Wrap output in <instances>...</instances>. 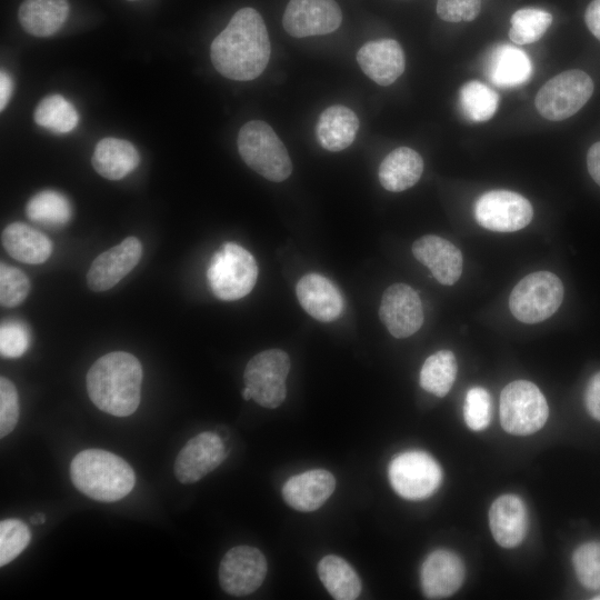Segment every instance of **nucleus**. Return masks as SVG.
<instances>
[{
  "mask_svg": "<svg viewBox=\"0 0 600 600\" xmlns=\"http://www.w3.org/2000/svg\"><path fill=\"white\" fill-rule=\"evenodd\" d=\"M412 253L441 284L452 286L461 277L462 253L444 238L423 236L413 242Z\"/></svg>",
  "mask_w": 600,
  "mask_h": 600,
  "instance_id": "obj_18",
  "label": "nucleus"
},
{
  "mask_svg": "<svg viewBox=\"0 0 600 600\" xmlns=\"http://www.w3.org/2000/svg\"><path fill=\"white\" fill-rule=\"evenodd\" d=\"M142 376L141 363L133 354L107 353L93 362L87 373L89 398L103 412L128 417L140 403Z\"/></svg>",
  "mask_w": 600,
  "mask_h": 600,
  "instance_id": "obj_2",
  "label": "nucleus"
},
{
  "mask_svg": "<svg viewBox=\"0 0 600 600\" xmlns=\"http://www.w3.org/2000/svg\"><path fill=\"white\" fill-rule=\"evenodd\" d=\"M459 104L462 114L472 122H484L491 119L499 104V97L489 86L471 80L459 91Z\"/></svg>",
  "mask_w": 600,
  "mask_h": 600,
  "instance_id": "obj_33",
  "label": "nucleus"
},
{
  "mask_svg": "<svg viewBox=\"0 0 600 600\" xmlns=\"http://www.w3.org/2000/svg\"><path fill=\"white\" fill-rule=\"evenodd\" d=\"M257 277L256 259L234 242H224L213 253L207 269L210 290L223 301L238 300L249 294Z\"/></svg>",
  "mask_w": 600,
  "mask_h": 600,
  "instance_id": "obj_5",
  "label": "nucleus"
},
{
  "mask_svg": "<svg viewBox=\"0 0 600 600\" xmlns=\"http://www.w3.org/2000/svg\"><path fill=\"white\" fill-rule=\"evenodd\" d=\"M270 53L271 46L263 19L250 7L238 10L210 47V58L216 70L237 81L258 78L266 69Z\"/></svg>",
  "mask_w": 600,
  "mask_h": 600,
  "instance_id": "obj_1",
  "label": "nucleus"
},
{
  "mask_svg": "<svg viewBox=\"0 0 600 600\" xmlns=\"http://www.w3.org/2000/svg\"><path fill=\"white\" fill-rule=\"evenodd\" d=\"M361 70L380 86L393 83L404 71V53L393 39H379L364 43L357 52Z\"/></svg>",
  "mask_w": 600,
  "mask_h": 600,
  "instance_id": "obj_19",
  "label": "nucleus"
},
{
  "mask_svg": "<svg viewBox=\"0 0 600 600\" xmlns=\"http://www.w3.org/2000/svg\"><path fill=\"white\" fill-rule=\"evenodd\" d=\"M33 118L37 124L56 133L70 132L79 122L74 106L60 94L43 98L38 103Z\"/></svg>",
  "mask_w": 600,
  "mask_h": 600,
  "instance_id": "obj_32",
  "label": "nucleus"
},
{
  "mask_svg": "<svg viewBox=\"0 0 600 600\" xmlns=\"http://www.w3.org/2000/svg\"><path fill=\"white\" fill-rule=\"evenodd\" d=\"M527 521L526 506L518 496H500L490 507V530L497 543L503 548L511 549L523 541Z\"/></svg>",
  "mask_w": 600,
  "mask_h": 600,
  "instance_id": "obj_22",
  "label": "nucleus"
},
{
  "mask_svg": "<svg viewBox=\"0 0 600 600\" xmlns=\"http://www.w3.org/2000/svg\"><path fill=\"white\" fill-rule=\"evenodd\" d=\"M20 414L19 397L14 384L0 378V437L8 436L17 426Z\"/></svg>",
  "mask_w": 600,
  "mask_h": 600,
  "instance_id": "obj_40",
  "label": "nucleus"
},
{
  "mask_svg": "<svg viewBox=\"0 0 600 600\" xmlns=\"http://www.w3.org/2000/svg\"><path fill=\"white\" fill-rule=\"evenodd\" d=\"M500 422L511 434L528 436L540 430L549 416L547 400L540 389L527 380L507 384L500 396Z\"/></svg>",
  "mask_w": 600,
  "mask_h": 600,
  "instance_id": "obj_7",
  "label": "nucleus"
},
{
  "mask_svg": "<svg viewBox=\"0 0 600 600\" xmlns=\"http://www.w3.org/2000/svg\"><path fill=\"white\" fill-rule=\"evenodd\" d=\"M70 478L76 489L101 502L124 498L136 483L131 466L102 449H87L76 454L70 463Z\"/></svg>",
  "mask_w": 600,
  "mask_h": 600,
  "instance_id": "obj_3",
  "label": "nucleus"
},
{
  "mask_svg": "<svg viewBox=\"0 0 600 600\" xmlns=\"http://www.w3.org/2000/svg\"><path fill=\"white\" fill-rule=\"evenodd\" d=\"M359 126L354 111L342 104L330 106L320 113L317 121V140L328 151L344 150L354 141Z\"/></svg>",
  "mask_w": 600,
  "mask_h": 600,
  "instance_id": "obj_24",
  "label": "nucleus"
},
{
  "mask_svg": "<svg viewBox=\"0 0 600 600\" xmlns=\"http://www.w3.org/2000/svg\"><path fill=\"white\" fill-rule=\"evenodd\" d=\"M563 299V284L550 271H537L526 276L513 288L509 308L516 319L523 323H538L550 318Z\"/></svg>",
  "mask_w": 600,
  "mask_h": 600,
  "instance_id": "obj_6",
  "label": "nucleus"
},
{
  "mask_svg": "<svg viewBox=\"0 0 600 600\" xmlns=\"http://www.w3.org/2000/svg\"><path fill=\"white\" fill-rule=\"evenodd\" d=\"M1 242L13 259L28 264H40L52 252L51 240L22 222L8 224L1 233Z\"/></svg>",
  "mask_w": 600,
  "mask_h": 600,
  "instance_id": "obj_26",
  "label": "nucleus"
},
{
  "mask_svg": "<svg viewBox=\"0 0 600 600\" xmlns=\"http://www.w3.org/2000/svg\"><path fill=\"white\" fill-rule=\"evenodd\" d=\"M226 457L221 438L214 432H201L179 451L173 472L179 482L194 483L219 467Z\"/></svg>",
  "mask_w": 600,
  "mask_h": 600,
  "instance_id": "obj_15",
  "label": "nucleus"
},
{
  "mask_svg": "<svg viewBox=\"0 0 600 600\" xmlns=\"http://www.w3.org/2000/svg\"><path fill=\"white\" fill-rule=\"evenodd\" d=\"M509 38L517 44H529L538 41L551 26L552 16L538 8L517 10L510 19Z\"/></svg>",
  "mask_w": 600,
  "mask_h": 600,
  "instance_id": "obj_34",
  "label": "nucleus"
},
{
  "mask_svg": "<svg viewBox=\"0 0 600 600\" xmlns=\"http://www.w3.org/2000/svg\"><path fill=\"white\" fill-rule=\"evenodd\" d=\"M336 479L323 469L308 470L287 480L282 497L288 506L301 512L319 509L333 493Z\"/></svg>",
  "mask_w": 600,
  "mask_h": 600,
  "instance_id": "obj_21",
  "label": "nucleus"
},
{
  "mask_svg": "<svg viewBox=\"0 0 600 600\" xmlns=\"http://www.w3.org/2000/svg\"><path fill=\"white\" fill-rule=\"evenodd\" d=\"M30 521L33 523V524H42L46 522V516L43 513H34L31 518H30Z\"/></svg>",
  "mask_w": 600,
  "mask_h": 600,
  "instance_id": "obj_46",
  "label": "nucleus"
},
{
  "mask_svg": "<svg viewBox=\"0 0 600 600\" xmlns=\"http://www.w3.org/2000/svg\"><path fill=\"white\" fill-rule=\"evenodd\" d=\"M29 327L20 320H6L0 327V353L3 358H19L29 348Z\"/></svg>",
  "mask_w": 600,
  "mask_h": 600,
  "instance_id": "obj_39",
  "label": "nucleus"
},
{
  "mask_svg": "<svg viewBox=\"0 0 600 600\" xmlns=\"http://www.w3.org/2000/svg\"><path fill=\"white\" fill-rule=\"evenodd\" d=\"M533 210L528 199L509 190H491L481 194L474 204L477 222L497 232H513L527 227Z\"/></svg>",
  "mask_w": 600,
  "mask_h": 600,
  "instance_id": "obj_11",
  "label": "nucleus"
},
{
  "mask_svg": "<svg viewBox=\"0 0 600 600\" xmlns=\"http://www.w3.org/2000/svg\"><path fill=\"white\" fill-rule=\"evenodd\" d=\"M437 14L447 22L474 20L481 10V0H437Z\"/></svg>",
  "mask_w": 600,
  "mask_h": 600,
  "instance_id": "obj_41",
  "label": "nucleus"
},
{
  "mask_svg": "<svg viewBox=\"0 0 600 600\" xmlns=\"http://www.w3.org/2000/svg\"><path fill=\"white\" fill-rule=\"evenodd\" d=\"M69 10L68 0H23L18 14L26 32L43 38L54 34L62 28Z\"/></svg>",
  "mask_w": 600,
  "mask_h": 600,
  "instance_id": "obj_28",
  "label": "nucleus"
},
{
  "mask_svg": "<svg viewBox=\"0 0 600 600\" xmlns=\"http://www.w3.org/2000/svg\"><path fill=\"white\" fill-rule=\"evenodd\" d=\"M464 579V564L452 551L436 550L422 563L420 581L429 599H443L456 593Z\"/></svg>",
  "mask_w": 600,
  "mask_h": 600,
  "instance_id": "obj_17",
  "label": "nucleus"
},
{
  "mask_svg": "<svg viewBox=\"0 0 600 600\" xmlns=\"http://www.w3.org/2000/svg\"><path fill=\"white\" fill-rule=\"evenodd\" d=\"M379 317L394 338H408L423 323V307L418 292L406 283H393L386 289Z\"/></svg>",
  "mask_w": 600,
  "mask_h": 600,
  "instance_id": "obj_14",
  "label": "nucleus"
},
{
  "mask_svg": "<svg viewBox=\"0 0 600 600\" xmlns=\"http://www.w3.org/2000/svg\"><path fill=\"white\" fill-rule=\"evenodd\" d=\"M584 20L591 33L600 40V0H592L584 13Z\"/></svg>",
  "mask_w": 600,
  "mask_h": 600,
  "instance_id": "obj_43",
  "label": "nucleus"
},
{
  "mask_svg": "<svg viewBox=\"0 0 600 600\" xmlns=\"http://www.w3.org/2000/svg\"><path fill=\"white\" fill-rule=\"evenodd\" d=\"M587 168L591 178L600 186V141L590 147L587 154Z\"/></svg>",
  "mask_w": 600,
  "mask_h": 600,
  "instance_id": "obj_44",
  "label": "nucleus"
},
{
  "mask_svg": "<svg viewBox=\"0 0 600 600\" xmlns=\"http://www.w3.org/2000/svg\"><path fill=\"white\" fill-rule=\"evenodd\" d=\"M241 393H242V398H243L244 400H250V399H252V398H251V392H250V390H249L247 387L243 388V390H242Z\"/></svg>",
  "mask_w": 600,
  "mask_h": 600,
  "instance_id": "obj_47",
  "label": "nucleus"
},
{
  "mask_svg": "<svg viewBox=\"0 0 600 600\" xmlns=\"http://www.w3.org/2000/svg\"><path fill=\"white\" fill-rule=\"evenodd\" d=\"M26 214L31 221L50 227H61L70 221L72 206L63 193L43 190L30 198L26 204Z\"/></svg>",
  "mask_w": 600,
  "mask_h": 600,
  "instance_id": "obj_30",
  "label": "nucleus"
},
{
  "mask_svg": "<svg viewBox=\"0 0 600 600\" xmlns=\"http://www.w3.org/2000/svg\"><path fill=\"white\" fill-rule=\"evenodd\" d=\"M31 531L20 519L8 518L0 522V566L14 560L29 544Z\"/></svg>",
  "mask_w": 600,
  "mask_h": 600,
  "instance_id": "obj_35",
  "label": "nucleus"
},
{
  "mask_svg": "<svg viewBox=\"0 0 600 600\" xmlns=\"http://www.w3.org/2000/svg\"><path fill=\"white\" fill-rule=\"evenodd\" d=\"M463 418L473 431L486 429L491 419V398L482 387H472L466 394Z\"/></svg>",
  "mask_w": 600,
  "mask_h": 600,
  "instance_id": "obj_38",
  "label": "nucleus"
},
{
  "mask_svg": "<svg viewBox=\"0 0 600 600\" xmlns=\"http://www.w3.org/2000/svg\"><path fill=\"white\" fill-rule=\"evenodd\" d=\"M129 1H136V0H129Z\"/></svg>",
  "mask_w": 600,
  "mask_h": 600,
  "instance_id": "obj_49",
  "label": "nucleus"
},
{
  "mask_svg": "<svg viewBox=\"0 0 600 600\" xmlns=\"http://www.w3.org/2000/svg\"><path fill=\"white\" fill-rule=\"evenodd\" d=\"M389 480L394 491L408 500H422L432 496L442 481V470L427 452L406 451L389 464Z\"/></svg>",
  "mask_w": 600,
  "mask_h": 600,
  "instance_id": "obj_10",
  "label": "nucleus"
},
{
  "mask_svg": "<svg viewBox=\"0 0 600 600\" xmlns=\"http://www.w3.org/2000/svg\"><path fill=\"white\" fill-rule=\"evenodd\" d=\"M319 578L336 600H354L361 593V581L354 569L341 557L328 554L318 563Z\"/></svg>",
  "mask_w": 600,
  "mask_h": 600,
  "instance_id": "obj_29",
  "label": "nucleus"
},
{
  "mask_svg": "<svg viewBox=\"0 0 600 600\" xmlns=\"http://www.w3.org/2000/svg\"><path fill=\"white\" fill-rule=\"evenodd\" d=\"M296 293L304 311L318 321L331 322L343 311L342 294L321 274H304L296 286Z\"/></svg>",
  "mask_w": 600,
  "mask_h": 600,
  "instance_id": "obj_20",
  "label": "nucleus"
},
{
  "mask_svg": "<svg viewBox=\"0 0 600 600\" xmlns=\"http://www.w3.org/2000/svg\"><path fill=\"white\" fill-rule=\"evenodd\" d=\"M290 367V358L281 349H269L253 356L243 373L251 398L263 408L279 407L287 396L286 379Z\"/></svg>",
  "mask_w": 600,
  "mask_h": 600,
  "instance_id": "obj_9",
  "label": "nucleus"
},
{
  "mask_svg": "<svg viewBox=\"0 0 600 600\" xmlns=\"http://www.w3.org/2000/svg\"><path fill=\"white\" fill-rule=\"evenodd\" d=\"M341 21L334 0H290L282 17L284 30L294 38L331 33Z\"/></svg>",
  "mask_w": 600,
  "mask_h": 600,
  "instance_id": "obj_13",
  "label": "nucleus"
},
{
  "mask_svg": "<svg viewBox=\"0 0 600 600\" xmlns=\"http://www.w3.org/2000/svg\"><path fill=\"white\" fill-rule=\"evenodd\" d=\"M30 291V281L23 271L6 263L0 266V303L12 308L21 304Z\"/></svg>",
  "mask_w": 600,
  "mask_h": 600,
  "instance_id": "obj_37",
  "label": "nucleus"
},
{
  "mask_svg": "<svg viewBox=\"0 0 600 600\" xmlns=\"http://www.w3.org/2000/svg\"><path fill=\"white\" fill-rule=\"evenodd\" d=\"M596 599H600V596H599V597H597Z\"/></svg>",
  "mask_w": 600,
  "mask_h": 600,
  "instance_id": "obj_48",
  "label": "nucleus"
},
{
  "mask_svg": "<svg viewBox=\"0 0 600 600\" xmlns=\"http://www.w3.org/2000/svg\"><path fill=\"white\" fill-rule=\"evenodd\" d=\"M572 562L578 580L588 589H600V542L581 544Z\"/></svg>",
  "mask_w": 600,
  "mask_h": 600,
  "instance_id": "obj_36",
  "label": "nucleus"
},
{
  "mask_svg": "<svg viewBox=\"0 0 600 600\" xmlns=\"http://www.w3.org/2000/svg\"><path fill=\"white\" fill-rule=\"evenodd\" d=\"M533 72L532 62L520 48L503 43L491 49L486 60L487 78L497 87L513 88L527 82Z\"/></svg>",
  "mask_w": 600,
  "mask_h": 600,
  "instance_id": "obj_23",
  "label": "nucleus"
},
{
  "mask_svg": "<svg viewBox=\"0 0 600 600\" xmlns=\"http://www.w3.org/2000/svg\"><path fill=\"white\" fill-rule=\"evenodd\" d=\"M142 244L136 237L99 254L90 266L87 282L92 291H106L122 280L139 262Z\"/></svg>",
  "mask_w": 600,
  "mask_h": 600,
  "instance_id": "obj_16",
  "label": "nucleus"
},
{
  "mask_svg": "<svg viewBox=\"0 0 600 600\" xmlns=\"http://www.w3.org/2000/svg\"><path fill=\"white\" fill-rule=\"evenodd\" d=\"M13 90V81L10 74L1 70L0 72V110L2 111L8 104Z\"/></svg>",
  "mask_w": 600,
  "mask_h": 600,
  "instance_id": "obj_45",
  "label": "nucleus"
},
{
  "mask_svg": "<svg viewBox=\"0 0 600 600\" xmlns=\"http://www.w3.org/2000/svg\"><path fill=\"white\" fill-rule=\"evenodd\" d=\"M237 146L246 164L263 178L281 182L291 174L288 150L267 122L251 120L244 123L238 133Z\"/></svg>",
  "mask_w": 600,
  "mask_h": 600,
  "instance_id": "obj_4",
  "label": "nucleus"
},
{
  "mask_svg": "<svg viewBox=\"0 0 600 600\" xmlns=\"http://www.w3.org/2000/svg\"><path fill=\"white\" fill-rule=\"evenodd\" d=\"M267 569L266 557L259 549L237 546L229 549L220 561L219 583L230 596H248L262 584Z\"/></svg>",
  "mask_w": 600,
  "mask_h": 600,
  "instance_id": "obj_12",
  "label": "nucleus"
},
{
  "mask_svg": "<svg viewBox=\"0 0 600 600\" xmlns=\"http://www.w3.org/2000/svg\"><path fill=\"white\" fill-rule=\"evenodd\" d=\"M584 403L590 416L600 421V372L589 380L584 392Z\"/></svg>",
  "mask_w": 600,
  "mask_h": 600,
  "instance_id": "obj_42",
  "label": "nucleus"
},
{
  "mask_svg": "<svg viewBox=\"0 0 600 600\" xmlns=\"http://www.w3.org/2000/svg\"><path fill=\"white\" fill-rule=\"evenodd\" d=\"M91 162L103 178L120 180L138 167L140 156L128 140L107 137L97 143Z\"/></svg>",
  "mask_w": 600,
  "mask_h": 600,
  "instance_id": "obj_25",
  "label": "nucleus"
},
{
  "mask_svg": "<svg viewBox=\"0 0 600 600\" xmlns=\"http://www.w3.org/2000/svg\"><path fill=\"white\" fill-rule=\"evenodd\" d=\"M422 172L421 156L409 147H399L381 161L378 177L386 190L401 192L414 186Z\"/></svg>",
  "mask_w": 600,
  "mask_h": 600,
  "instance_id": "obj_27",
  "label": "nucleus"
},
{
  "mask_svg": "<svg viewBox=\"0 0 600 600\" xmlns=\"http://www.w3.org/2000/svg\"><path fill=\"white\" fill-rule=\"evenodd\" d=\"M458 364L450 350H440L429 356L420 371V386L426 391L444 397L453 386Z\"/></svg>",
  "mask_w": 600,
  "mask_h": 600,
  "instance_id": "obj_31",
  "label": "nucleus"
},
{
  "mask_svg": "<svg viewBox=\"0 0 600 600\" xmlns=\"http://www.w3.org/2000/svg\"><path fill=\"white\" fill-rule=\"evenodd\" d=\"M593 81L583 71H563L547 81L538 91V112L551 121H561L577 113L591 98Z\"/></svg>",
  "mask_w": 600,
  "mask_h": 600,
  "instance_id": "obj_8",
  "label": "nucleus"
}]
</instances>
